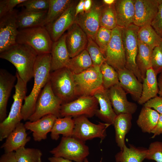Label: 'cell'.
<instances>
[{"label": "cell", "instance_id": "14", "mask_svg": "<svg viewBox=\"0 0 162 162\" xmlns=\"http://www.w3.org/2000/svg\"><path fill=\"white\" fill-rule=\"evenodd\" d=\"M103 4L95 1L91 9L76 17L75 22L85 32L88 37L94 40L95 35L100 27V20Z\"/></svg>", "mask_w": 162, "mask_h": 162}, {"label": "cell", "instance_id": "25", "mask_svg": "<svg viewBox=\"0 0 162 162\" xmlns=\"http://www.w3.org/2000/svg\"><path fill=\"white\" fill-rule=\"evenodd\" d=\"M117 26L126 28L133 24L134 0H117L114 3Z\"/></svg>", "mask_w": 162, "mask_h": 162}, {"label": "cell", "instance_id": "39", "mask_svg": "<svg viewBox=\"0 0 162 162\" xmlns=\"http://www.w3.org/2000/svg\"><path fill=\"white\" fill-rule=\"evenodd\" d=\"M86 50L91 59L93 66L100 68L105 62L106 58L101 50L94 40L88 37V41Z\"/></svg>", "mask_w": 162, "mask_h": 162}, {"label": "cell", "instance_id": "49", "mask_svg": "<svg viewBox=\"0 0 162 162\" xmlns=\"http://www.w3.org/2000/svg\"><path fill=\"white\" fill-rule=\"evenodd\" d=\"M84 0H80L77 4L75 8V16L76 17L78 14L82 13L84 11Z\"/></svg>", "mask_w": 162, "mask_h": 162}, {"label": "cell", "instance_id": "2", "mask_svg": "<svg viewBox=\"0 0 162 162\" xmlns=\"http://www.w3.org/2000/svg\"><path fill=\"white\" fill-rule=\"evenodd\" d=\"M38 55L29 46L17 43L0 53V58L11 63L26 83L34 77V66Z\"/></svg>", "mask_w": 162, "mask_h": 162}, {"label": "cell", "instance_id": "33", "mask_svg": "<svg viewBox=\"0 0 162 162\" xmlns=\"http://www.w3.org/2000/svg\"><path fill=\"white\" fill-rule=\"evenodd\" d=\"M93 66L90 57L85 49L77 55L71 58L66 67L74 74H76Z\"/></svg>", "mask_w": 162, "mask_h": 162}, {"label": "cell", "instance_id": "37", "mask_svg": "<svg viewBox=\"0 0 162 162\" xmlns=\"http://www.w3.org/2000/svg\"><path fill=\"white\" fill-rule=\"evenodd\" d=\"M17 162H42V153L37 148L22 147L15 151Z\"/></svg>", "mask_w": 162, "mask_h": 162}, {"label": "cell", "instance_id": "16", "mask_svg": "<svg viewBox=\"0 0 162 162\" xmlns=\"http://www.w3.org/2000/svg\"><path fill=\"white\" fill-rule=\"evenodd\" d=\"M76 4V2L74 1L56 20L45 26L53 42L59 39L75 22Z\"/></svg>", "mask_w": 162, "mask_h": 162}, {"label": "cell", "instance_id": "40", "mask_svg": "<svg viewBox=\"0 0 162 162\" xmlns=\"http://www.w3.org/2000/svg\"><path fill=\"white\" fill-rule=\"evenodd\" d=\"M49 4V0H26L17 6L24 7L26 11L39 12L47 11Z\"/></svg>", "mask_w": 162, "mask_h": 162}, {"label": "cell", "instance_id": "55", "mask_svg": "<svg viewBox=\"0 0 162 162\" xmlns=\"http://www.w3.org/2000/svg\"><path fill=\"white\" fill-rule=\"evenodd\" d=\"M102 159H101V160L100 162H102ZM84 162H89L87 158H86L84 160Z\"/></svg>", "mask_w": 162, "mask_h": 162}, {"label": "cell", "instance_id": "6", "mask_svg": "<svg viewBox=\"0 0 162 162\" xmlns=\"http://www.w3.org/2000/svg\"><path fill=\"white\" fill-rule=\"evenodd\" d=\"M53 156L76 162H83L88 155V147L85 142L73 136H63L56 147L50 151Z\"/></svg>", "mask_w": 162, "mask_h": 162}, {"label": "cell", "instance_id": "38", "mask_svg": "<svg viewBox=\"0 0 162 162\" xmlns=\"http://www.w3.org/2000/svg\"><path fill=\"white\" fill-rule=\"evenodd\" d=\"M100 25V27L110 30H112L117 26L114 4L111 5L103 4Z\"/></svg>", "mask_w": 162, "mask_h": 162}, {"label": "cell", "instance_id": "46", "mask_svg": "<svg viewBox=\"0 0 162 162\" xmlns=\"http://www.w3.org/2000/svg\"><path fill=\"white\" fill-rule=\"evenodd\" d=\"M143 106L153 108L159 114H162V97L157 95L147 101Z\"/></svg>", "mask_w": 162, "mask_h": 162}, {"label": "cell", "instance_id": "26", "mask_svg": "<svg viewBox=\"0 0 162 162\" xmlns=\"http://www.w3.org/2000/svg\"><path fill=\"white\" fill-rule=\"evenodd\" d=\"M47 11L34 12L24 10L18 14L16 24L18 30L38 26H44Z\"/></svg>", "mask_w": 162, "mask_h": 162}, {"label": "cell", "instance_id": "10", "mask_svg": "<svg viewBox=\"0 0 162 162\" xmlns=\"http://www.w3.org/2000/svg\"><path fill=\"white\" fill-rule=\"evenodd\" d=\"M77 96H93L103 86L100 68L92 66L82 73L74 74Z\"/></svg>", "mask_w": 162, "mask_h": 162}, {"label": "cell", "instance_id": "23", "mask_svg": "<svg viewBox=\"0 0 162 162\" xmlns=\"http://www.w3.org/2000/svg\"><path fill=\"white\" fill-rule=\"evenodd\" d=\"M117 72L121 86L127 94H130L134 100L138 101L142 93V83L133 73L125 68Z\"/></svg>", "mask_w": 162, "mask_h": 162}, {"label": "cell", "instance_id": "24", "mask_svg": "<svg viewBox=\"0 0 162 162\" xmlns=\"http://www.w3.org/2000/svg\"><path fill=\"white\" fill-rule=\"evenodd\" d=\"M26 130L23 123L20 122L18 124L1 146V148L4 149L5 153L14 152L25 147L31 140V137L28 136Z\"/></svg>", "mask_w": 162, "mask_h": 162}, {"label": "cell", "instance_id": "36", "mask_svg": "<svg viewBox=\"0 0 162 162\" xmlns=\"http://www.w3.org/2000/svg\"><path fill=\"white\" fill-rule=\"evenodd\" d=\"M103 87L108 89L111 87L119 83L117 72L106 62L100 66Z\"/></svg>", "mask_w": 162, "mask_h": 162}, {"label": "cell", "instance_id": "17", "mask_svg": "<svg viewBox=\"0 0 162 162\" xmlns=\"http://www.w3.org/2000/svg\"><path fill=\"white\" fill-rule=\"evenodd\" d=\"M107 91L113 109L117 115L121 113L132 115L136 112L137 105L128 101L127 93L119 83L111 87Z\"/></svg>", "mask_w": 162, "mask_h": 162}, {"label": "cell", "instance_id": "20", "mask_svg": "<svg viewBox=\"0 0 162 162\" xmlns=\"http://www.w3.org/2000/svg\"><path fill=\"white\" fill-rule=\"evenodd\" d=\"M65 33L57 40L53 42L51 52V72L66 67L70 58L65 43Z\"/></svg>", "mask_w": 162, "mask_h": 162}, {"label": "cell", "instance_id": "54", "mask_svg": "<svg viewBox=\"0 0 162 162\" xmlns=\"http://www.w3.org/2000/svg\"><path fill=\"white\" fill-rule=\"evenodd\" d=\"M159 48L162 52V40L160 44V45H159Z\"/></svg>", "mask_w": 162, "mask_h": 162}, {"label": "cell", "instance_id": "47", "mask_svg": "<svg viewBox=\"0 0 162 162\" xmlns=\"http://www.w3.org/2000/svg\"><path fill=\"white\" fill-rule=\"evenodd\" d=\"M0 162H17L15 152L5 153L1 156Z\"/></svg>", "mask_w": 162, "mask_h": 162}, {"label": "cell", "instance_id": "8", "mask_svg": "<svg viewBox=\"0 0 162 162\" xmlns=\"http://www.w3.org/2000/svg\"><path fill=\"white\" fill-rule=\"evenodd\" d=\"M140 27L132 24L123 28L122 37L125 55V68L133 73L142 83L143 79L136 62L138 51L137 33Z\"/></svg>", "mask_w": 162, "mask_h": 162}, {"label": "cell", "instance_id": "50", "mask_svg": "<svg viewBox=\"0 0 162 162\" xmlns=\"http://www.w3.org/2000/svg\"><path fill=\"white\" fill-rule=\"evenodd\" d=\"M49 162H73L71 160L62 157L53 156L48 158Z\"/></svg>", "mask_w": 162, "mask_h": 162}, {"label": "cell", "instance_id": "42", "mask_svg": "<svg viewBox=\"0 0 162 162\" xmlns=\"http://www.w3.org/2000/svg\"><path fill=\"white\" fill-rule=\"evenodd\" d=\"M146 159L162 162V142L156 141L150 143Z\"/></svg>", "mask_w": 162, "mask_h": 162}, {"label": "cell", "instance_id": "45", "mask_svg": "<svg viewBox=\"0 0 162 162\" xmlns=\"http://www.w3.org/2000/svg\"><path fill=\"white\" fill-rule=\"evenodd\" d=\"M151 25L162 39V0H159L158 12Z\"/></svg>", "mask_w": 162, "mask_h": 162}, {"label": "cell", "instance_id": "18", "mask_svg": "<svg viewBox=\"0 0 162 162\" xmlns=\"http://www.w3.org/2000/svg\"><path fill=\"white\" fill-rule=\"evenodd\" d=\"M66 34L65 43L70 58L86 49L88 37L76 23L70 27Z\"/></svg>", "mask_w": 162, "mask_h": 162}, {"label": "cell", "instance_id": "32", "mask_svg": "<svg viewBox=\"0 0 162 162\" xmlns=\"http://www.w3.org/2000/svg\"><path fill=\"white\" fill-rule=\"evenodd\" d=\"M74 126V121L72 117L57 118L51 131V139L57 140L61 134L63 136H72Z\"/></svg>", "mask_w": 162, "mask_h": 162}, {"label": "cell", "instance_id": "22", "mask_svg": "<svg viewBox=\"0 0 162 162\" xmlns=\"http://www.w3.org/2000/svg\"><path fill=\"white\" fill-rule=\"evenodd\" d=\"M57 118L54 115L49 114L34 121L27 122L24 125L26 129L32 132L34 140L40 142L46 139L47 134L51 132Z\"/></svg>", "mask_w": 162, "mask_h": 162}, {"label": "cell", "instance_id": "51", "mask_svg": "<svg viewBox=\"0 0 162 162\" xmlns=\"http://www.w3.org/2000/svg\"><path fill=\"white\" fill-rule=\"evenodd\" d=\"M93 1L92 0H84V9L85 12H88L92 8Z\"/></svg>", "mask_w": 162, "mask_h": 162}, {"label": "cell", "instance_id": "31", "mask_svg": "<svg viewBox=\"0 0 162 162\" xmlns=\"http://www.w3.org/2000/svg\"><path fill=\"white\" fill-rule=\"evenodd\" d=\"M153 49L138 40V51L136 62L143 80L146 76L147 70L152 68Z\"/></svg>", "mask_w": 162, "mask_h": 162}, {"label": "cell", "instance_id": "52", "mask_svg": "<svg viewBox=\"0 0 162 162\" xmlns=\"http://www.w3.org/2000/svg\"><path fill=\"white\" fill-rule=\"evenodd\" d=\"M158 82L159 89L158 94L159 96L162 97V71L159 74Z\"/></svg>", "mask_w": 162, "mask_h": 162}, {"label": "cell", "instance_id": "28", "mask_svg": "<svg viewBox=\"0 0 162 162\" xmlns=\"http://www.w3.org/2000/svg\"><path fill=\"white\" fill-rule=\"evenodd\" d=\"M132 115L121 113L117 115L113 125L115 131V140L121 150L125 145V138L132 126Z\"/></svg>", "mask_w": 162, "mask_h": 162}, {"label": "cell", "instance_id": "3", "mask_svg": "<svg viewBox=\"0 0 162 162\" xmlns=\"http://www.w3.org/2000/svg\"><path fill=\"white\" fill-rule=\"evenodd\" d=\"M15 75L17 82L15 85V92L14 100L8 115L5 119L0 123V141L6 138L22 120L21 110L22 101L27 92V83L20 77L16 72Z\"/></svg>", "mask_w": 162, "mask_h": 162}, {"label": "cell", "instance_id": "19", "mask_svg": "<svg viewBox=\"0 0 162 162\" xmlns=\"http://www.w3.org/2000/svg\"><path fill=\"white\" fill-rule=\"evenodd\" d=\"M17 79L14 75L6 70H0V122L7 117V106L15 82Z\"/></svg>", "mask_w": 162, "mask_h": 162}, {"label": "cell", "instance_id": "41", "mask_svg": "<svg viewBox=\"0 0 162 162\" xmlns=\"http://www.w3.org/2000/svg\"><path fill=\"white\" fill-rule=\"evenodd\" d=\"M112 33V30L100 27L95 35L94 40L104 55L111 38Z\"/></svg>", "mask_w": 162, "mask_h": 162}, {"label": "cell", "instance_id": "21", "mask_svg": "<svg viewBox=\"0 0 162 162\" xmlns=\"http://www.w3.org/2000/svg\"><path fill=\"white\" fill-rule=\"evenodd\" d=\"M93 96L97 100L100 107V109L96 111L95 115L105 123L113 124L117 115L113 109L107 89L103 86L97 90Z\"/></svg>", "mask_w": 162, "mask_h": 162}, {"label": "cell", "instance_id": "7", "mask_svg": "<svg viewBox=\"0 0 162 162\" xmlns=\"http://www.w3.org/2000/svg\"><path fill=\"white\" fill-rule=\"evenodd\" d=\"M62 104V101L54 93L49 81L39 95L34 112L28 120L34 121L49 114L60 118V110Z\"/></svg>", "mask_w": 162, "mask_h": 162}, {"label": "cell", "instance_id": "43", "mask_svg": "<svg viewBox=\"0 0 162 162\" xmlns=\"http://www.w3.org/2000/svg\"><path fill=\"white\" fill-rule=\"evenodd\" d=\"M152 68L157 75L162 71V52L159 46L156 47L153 50Z\"/></svg>", "mask_w": 162, "mask_h": 162}, {"label": "cell", "instance_id": "27", "mask_svg": "<svg viewBox=\"0 0 162 162\" xmlns=\"http://www.w3.org/2000/svg\"><path fill=\"white\" fill-rule=\"evenodd\" d=\"M157 76L152 68L147 70L146 76L142 82L141 95L137 101L140 104H144L158 94L159 89Z\"/></svg>", "mask_w": 162, "mask_h": 162}, {"label": "cell", "instance_id": "44", "mask_svg": "<svg viewBox=\"0 0 162 162\" xmlns=\"http://www.w3.org/2000/svg\"><path fill=\"white\" fill-rule=\"evenodd\" d=\"M26 0H1L0 1V18L13 11L16 6Z\"/></svg>", "mask_w": 162, "mask_h": 162}, {"label": "cell", "instance_id": "9", "mask_svg": "<svg viewBox=\"0 0 162 162\" xmlns=\"http://www.w3.org/2000/svg\"><path fill=\"white\" fill-rule=\"evenodd\" d=\"M73 119L74 126L72 136L84 142L95 138H100L102 141L106 136V129L111 125L100 122L94 124L84 115L74 117Z\"/></svg>", "mask_w": 162, "mask_h": 162}, {"label": "cell", "instance_id": "13", "mask_svg": "<svg viewBox=\"0 0 162 162\" xmlns=\"http://www.w3.org/2000/svg\"><path fill=\"white\" fill-rule=\"evenodd\" d=\"M17 14L14 9L0 18V53L16 43L19 32L16 24Z\"/></svg>", "mask_w": 162, "mask_h": 162}, {"label": "cell", "instance_id": "34", "mask_svg": "<svg viewBox=\"0 0 162 162\" xmlns=\"http://www.w3.org/2000/svg\"><path fill=\"white\" fill-rule=\"evenodd\" d=\"M74 1L71 0H49L44 26L53 22L61 16Z\"/></svg>", "mask_w": 162, "mask_h": 162}, {"label": "cell", "instance_id": "11", "mask_svg": "<svg viewBox=\"0 0 162 162\" xmlns=\"http://www.w3.org/2000/svg\"><path fill=\"white\" fill-rule=\"evenodd\" d=\"M98 104L97 100L93 96H80L62 105L60 110L61 117H74L84 115L91 118L95 115Z\"/></svg>", "mask_w": 162, "mask_h": 162}, {"label": "cell", "instance_id": "48", "mask_svg": "<svg viewBox=\"0 0 162 162\" xmlns=\"http://www.w3.org/2000/svg\"><path fill=\"white\" fill-rule=\"evenodd\" d=\"M151 133L153 134L152 138H153L157 136L162 134V114H160L158 123Z\"/></svg>", "mask_w": 162, "mask_h": 162}, {"label": "cell", "instance_id": "35", "mask_svg": "<svg viewBox=\"0 0 162 162\" xmlns=\"http://www.w3.org/2000/svg\"><path fill=\"white\" fill-rule=\"evenodd\" d=\"M138 39L152 49L159 46L162 39L150 25L140 27L137 33Z\"/></svg>", "mask_w": 162, "mask_h": 162}, {"label": "cell", "instance_id": "5", "mask_svg": "<svg viewBox=\"0 0 162 162\" xmlns=\"http://www.w3.org/2000/svg\"><path fill=\"white\" fill-rule=\"evenodd\" d=\"M49 81L54 93L62 104L77 97L74 74L67 67L50 72Z\"/></svg>", "mask_w": 162, "mask_h": 162}, {"label": "cell", "instance_id": "53", "mask_svg": "<svg viewBox=\"0 0 162 162\" xmlns=\"http://www.w3.org/2000/svg\"><path fill=\"white\" fill-rule=\"evenodd\" d=\"M115 0H103L102 1L103 4L106 5H111L114 4Z\"/></svg>", "mask_w": 162, "mask_h": 162}, {"label": "cell", "instance_id": "29", "mask_svg": "<svg viewBox=\"0 0 162 162\" xmlns=\"http://www.w3.org/2000/svg\"><path fill=\"white\" fill-rule=\"evenodd\" d=\"M129 147L126 145L123 149L115 156L116 162H142L146 159L148 149L136 147L129 144Z\"/></svg>", "mask_w": 162, "mask_h": 162}, {"label": "cell", "instance_id": "15", "mask_svg": "<svg viewBox=\"0 0 162 162\" xmlns=\"http://www.w3.org/2000/svg\"><path fill=\"white\" fill-rule=\"evenodd\" d=\"M159 0H134L133 24L141 27L151 25L158 10Z\"/></svg>", "mask_w": 162, "mask_h": 162}, {"label": "cell", "instance_id": "4", "mask_svg": "<svg viewBox=\"0 0 162 162\" xmlns=\"http://www.w3.org/2000/svg\"><path fill=\"white\" fill-rule=\"evenodd\" d=\"M16 41L29 46L38 55L50 53L53 43L45 26L19 30Z\"/></svg>", "mask_w": 162, "mask_h": 162}, {"label": "cell", "instance_id": "30", "mask_svg": "<svg viewBox=\"0 0 162 162\" xmlns=\"http://www.w3.org/2000/svg\"><path fill=\"white\" fill-rule=\"evenodd\" d=\"M159 116L155 110L143 106L136 121L137 124L142 132L151 133L158 123Z\"/></svg>", "mask_w": 162, "mask_h": 162}, {"label": "cell", "instance_id": "12", "mask_svg": "<svg viewBox=\"0 0 162 162\" xmlns=\"http://www.w3.org/2000/svg\"><path fill=\"white\" fill-rule=\"evenodd\" d=\"M122 28L117 26L112 30L111 38L104 54L106 62L117 71L125 68L126 64Z\"/></svg>", "mask_w": 162, "mask_h": 162}, {"label": "cell", "instance_id": "1", "mask_svg": "<svg viewBox=\"0 0 162 162\" xmlns=\"http://www.w3.org/2000/svg\"><path fill=\"white\" fill-rule=\"evenodd\" d=\"M50 53L38 55L34 66V84L32 90L26 96L21 110L24 121L28 120L34 112L36 102L42 89L49 81L51 72Z\"/></svg>", "mask_w": 162, "mask_h": 162}]
</instances>
